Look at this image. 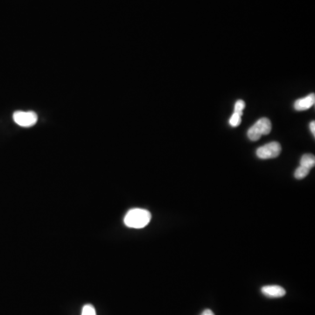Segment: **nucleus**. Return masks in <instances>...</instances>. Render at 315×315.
<instances>
[{"mask_svg":"<svg viewBox=\"0 0 315 315\" xmlns=\"http://www.w3.org/2000/svg\"><path fill=\"white\" fill-rule=\"evenodd\" d=\"M151 213L143 209H132L124 216V224L132 229H142L151 222Z\"/></svg>","mask_w":315,"mask_h":315,"instance_id":"nucleus-1","label":"nucleus"},{"mask_svg":"<svg viewBox=\"0 0 315 315\" xmlns=\"http://www.w3.org/2000/svg\"><path fill=\"white\" fill-rule=\"evenodd\" d=\"M271 123L267 117H263L257 121L253 126L248 130V137L251 141H257L263 135H268L271 132Z\"/></svg>","mask_w":315,"mask_h":315,"instance_id":"nucleus-2","label":"nucleus"},{"mask_svg":"<svg viewBox=\"0 0 315 315\" xmlns=\"http://www.w3.org/2000/svg\"><path fill=\"white\" fill-rule=\"evenodd\" d=\"M281 152V144L277 142H271L257 150V156L261 160L274 159L279 156Z\"/></svg>","mask_w":315,"mask_h":315,"instance_id":"nucleus-3","label":"nucleus"},{"mask_svg":"<svg viewBox=\"0 0 315 315\" xmlns=\"http://www.w3.org/2000/svg\"><path fill=\"white\" fill-rule=\"evenodd\" d=\"M14 120L20 126L30 127L36 123L38 117L34 111H16L14 114Z\"/></svg>","mask_w":315,"mask_h":315,"instance_id":"nucleus-4","label":"nucleus"},{"mask_svg":"<svg viewBox=\"0 0 315 315\" xmlns=\"http://www.w3.org/2000/svg\"><path fill=\"white\" fill-rule=\"evenodd\" d=\"M262 293L269 298H281L284 297L286 291L279 285H265L261 289Z\"/></svg>","mask_w":315,"mask_h":315,"instance_id":"nucleus-5","label":"nucleus"},{"mask_svg":"<svg viewBox=\"0 0 315 315\" xmlns=\"http://www.w3.org/2000/svg\"><path fill=\"white\" fill-rule=\"evenodd\" d=\"M314 103L315 95L312 93L304 98L297 100L294 103V109L296 110H298V111L309 110L311 107L313 106Z\"/></svg>","mask_w":315,"mask_h":315,"instance_id":"nucleus-6","label":"nucleus"},{"mask_svg":"<svg viewBox=\"0 0 315 315\" xmlns=\"http://www.w3.org/2000/svg\"><path fill=\"white\" fill-rule=\"evenodd\" d=\"M315 165V157L314 155L312 154H304L301 157L300 160V166L302 167H305V168H313Z\"/></svg>","mask_w":315,"mask_h":315,"instance_id":"nucleus-7","label":"nucleus"},{"mask_svg":"<svg viewBox=\"0 0 315 315\" xmlns=\"http://www.w3.org/2000/svg\"><path fill=\"white\" fill-rule=\"evenodd\" d=\"M310 170H311V169H309V168L299 166V167L296 169V171H295V178L298 179V180H302V179L305 178V177L308 175L309 173H310Z\"/></svg>","mask_w":315,"mask_h":315,"instance_id":"nucleus-8","label":"nucleus"},{"mask_svg":"<svg viewBox=\"0 0 315 315\" xmlns=\"http://www.w3.org/2000/svg\"><path fill=\"white\" fill-rule=\"evenodd\" d=\"M242 116L243 114L234 111L233 115L230 118V125L232 127L239 126L240 123L242 122Z\"/></svg>","mask_w":315,"mask_h":315,"instance_id":"nucleus-9","label":"nucleus"},{"mask_svg":"<svg viewBox=\"0 0 315 315\" xmlns=\"http://www.w3.org/2000/svg\"><path fill=\"white\" fill-rule=\"evenodd\" d=\"M82 315H96V309L92 305H85L82 308Z\"/></svg>","mask_w":315,"mask_h":315,"instance_id":"nucleus-10","label":"nucleus"},{"mask_svg":"<svg viewBox=\"0 0 315 315\" xmlns=\"http://www.w3.org/2000/svg\"><path fill=\"white\" fill-rule=\"evenodd\" d=\"M244 108H245V103L243 102V100H238L235 104V111L236 112L243 114V110Z\"/></svg>","mask_w":315,"mask_h":315,"instance_id":"nucleus-11","label":"nucleus"},{"mask_svg":"<svg viewBox=\"0 0 315 315\" xmlns=\"http://www.w3.org/2000/svg\"><path fill=\"white\" fill-rule=\"evenodd\" d=\"M201 315H215V313L210 310V309H206L203 312H202Z\"/></svg>","mask_w":315,"mask_h":315,"instance_id":"nucleus-12","label":"nucleus"},{"mask_svg":"<svg viewBox=\"0 0 315 315\" xmlns=\"http://www.w3.org/2000/svg\"><path fill=\"white\" fill-rule=\"evenodd\" d=\"M310 129H311V131H312V135L315 136V122L314 121H312V123H310Z\"/></svg>","mask_w":315,"mask_h":315,"instance_id":"nucleus-13","label":"nucleus"}]
</instances>
